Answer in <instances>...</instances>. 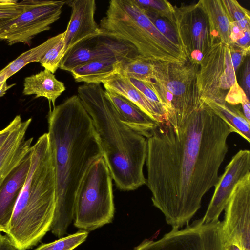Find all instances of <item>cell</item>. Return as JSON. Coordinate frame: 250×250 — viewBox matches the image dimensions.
I'll return each instance as SVG.
<instances>
[{
  "label": "cell",
  "instance_id": "obj_1",
  "mask_svg": "<svg viewBox=\"0 0 250 250\" xmlns=\"http://www.w3.org/2000/svg\"><path fill=\"white\" fill-rule=\"evenodd\" d=\"M232 132L207 105L179 127L156 123L147 139L146 184L153 206L172 228L189 224L203 196L217 183Z\"/></svg>",
  "mask_w": 250,
  "mask_h": 250
},
{
  "label": "cell",
  "instance_id": "obj_2",
  "mask_svg": "<svg viewBox=\"0 0 250 250\" xmlns=\"http://www.w3.org/2000/svg\"><path fill=\"white\" fill-rule=\"evenodd\" d=\"M56 181V208L50 230L61 238L73 220L76 195L91 164L103 157L93 122L78 95L54 106L48 116Z\"/></svg>",
  "mask_w": 250,
  "mask_h": 250
},
{
  "label": "cell",
  "instance_id": "obj_3",
  "mask_svg": "<svg viewBox=\"0 0 250 250\" xmlns=\"http://www.w3.org/2000/svg\"><path fill=\"white\" fill-rule=\"evenodd\" d=\"M77 92L92 119L103 156L117 188L134 190L146 184L143 167L147 139L121 121L100 84L84 83L78 87Z\"/></svg>",
  "mask_w": 250,
  "mask_h": 250
},
{
  "label": "cell",
  "instance_id": "obj_4",
  "mask_svg": "<svg viewBox=\"0 0 250 250\" xmlns=\"http://www.w3.org/2000/svg\"><path fill=\"white\" fill-rule=\"evenodd\" d=\"M30 153L29 171L6 233L19 250L33 247L50 230L56 208V176L47 133Z\"/></svg>",
  "mask_w": 250,
  "mask_h": 250
},
{
  "label": "cell",
  "instance_id": "obj_5",
  "mask_svg": "<svg viewBox=\"0 0 250 250\" xmlns=\"http://www.w3.org/2000/svg\"><path fill=\"white\" fill-rule=\"evenodd\" d=\"M102 35L133 46L139 55L153 62L183 63L184 49L162 35L134 0H111L101 20Z\"/></svg>",
  "mask_w": 250,
  "mask_h": 250
},
{
  "label": "cell",
  "instance_id": "obj_6",
  "mask_svg": "<svg viewBox=\"0 0 250 250\" xmlns=\"http://www.w3.org/2000/svg\"><path fill=\"white\" fill-rule=\"evenodd\" d=\"M151 84L163 107L166 121L180 126L195 111L202 108L197 87L199 66L183 63L153 62Z\"/></svg>",
  "mask_w": 250,
  "mask_h": 250
},
{
  "label": "cell",
  "instance_id": "obj_7",
  "mask_svg": "<svg viewBox=\"0 0 250 250\" xmlns=\"http://www.w3.org/2000/svg\"><path fill=\"white\" fill-rule=\"evenodd\" d=\"M114 212L112 178L103 156L91 164L79 188L74 224L82 230H94L110 223Z\"/></svg>",
  "mask_w": 250,
  "mask_h": 250
},
{
  "label": "cell",
  "instance_id": "obj_8",
  "mask_svg": "<svg viewBox=\"0 0 250 250\" xmlns=\"http://www.w3.org/2000/svg\"><path fill=\"white\" fill-rule=\"evenodd\" d=\"M196 78L203 105L209 102L226 104V91L237 81L229 46L221 42L212 44L204 55Z\"/></svg>",
  "mask_w": 250,
  "mask_h": 250
},
{
  "label": "cell",
  "instance_id": "obj_9",
  "mask_svg": "<svg viewBox=\"0 0 250 250\" xmlns=\"http://www.w3.org/2000/svg\"><path fill=\"white\" fill-rule=\"evenodd\" d=\"M22 12L0 24V40L9 45L28 43L37 34L49 30L60 17L64 0H24Z\"/></svg>",
  "mask_w": 250,
  "mask_h": 250
},
{
  "label": "cell",
  "instance_id": "obj_10",
  "mask_svg": "<svg viewBox=\"0 0 250 250\" xmlns=\"http://www.w3.org/2000/svg\"><path fill=\"white\" fill-rule=\"evenodd\" d=\"M222 223H205L202 218L184 228H172L160 239H145L134 250H223Z\"/></svg>",
  "mask_w": 250,
  "mask_h": 250
},
{
  "label": "cell",
  "instance_id": "obj_11",
  "mask_svg": "<svg viewBox=\"0 0 250 250\" xmlns=\"http://www.w3.org/2000/svg\"><path fill=\"white\" fill-rule=\"evenodd\" d=\"M175 7V28L181 45L192 64L199 66L213 44L207 16L198 2Z\"/></svg>",
  "mask_w": 250,
  "mask_h": 250
},
{
  "label": "cell",
  "instance_id": "obj_12",
  "mask_svg": "<svg viewBox=\"0 0 250 250\" xmlns=\"http://www.w3.org/2000/svg\"><path fill=\"white\" fill-rule=\"evenodd\" d=\"M224 210L223 240L234 239L250 250V173L236 185Z\"/></svg>",
  "mask_w": 250,
  "mask_h": 250
},
{
  "label": "cell",
  "instance_id": "obj_13",
  "mask_svg": "<svg viewBox=\"0 0 250 250\" xmlns=\"http://www.w3.org/2000/svg\"><path fill=\"white\" fill-rule=\"evenodd\" d=\"M138 55L131 45L102 35L82 42L64 54L59 68L71 72L88 62L111 57L132 58Z\"/></svg>",
  "mask_w": 250,
  "mask_h": 250
},
{
  "label": "cell",
  "instance_id": "obj_14",
  "mask_svg": "<svg viewBox=\"0 0 250 250\" xmlns=\"http://www.w3.org/2000/svg\"><path fill=\"white\" fill-rule=\"evenodd\" d=\"M249 173L250 152L247 149L240 150L233 156L226 166L224 173L219 177L212 199L202 218L204 222L219 220L235 186Z\"/></svg>",
  "mask_w": 250,
  "mask_h": 250
},
{
  "label": "cell",
  "instance_id": "obj_15",
  "mask_svg": "<svg viewBox=\"0 0 250 250\" xmlns=\"http://www.w3.org/2000/svg\"><path fill=\"white\" fill-rule=\"evenodd\" d=\"M66 4L72 10L67 28L63 32L65 54L77 44L101 34L94 18L95 0H68Z\"/></svg>",
  "mask_w": 250,
  "mask_h": 250
},
{
  "label": "cell",
  "instance_id": "obj_16",
  "mask_svg": "<svg viewBox=\"0 0 250 250\" xmlns=\"http://www.w3.org/2000/svg\"><path fill=\"white\" fill-rule=\"evenodd\" d=\"M32 119L21 121L9 134L0 149V187L6 178L27 156L33 138L25 139Z\"/></svg>",
  "mask_w": 250,
  "mask_h": 250
},
{
  "label": "cell",
  "instance_id": "obj_17",
  "mask_svg": "<svg viewBox=\"0 0 250 250\" xmlns=\"http://www.w3.org/2000/svg\"><path fill=\"white\" fill-rule=\"evenodd\" d=\"M30 165L29 151L0 187V226L6 230L16 202L26 182Z\"/></svg>",
  "mask_w": 250,
  "mask_h": 250
},
{
  "label": "cell",
  "instance_id": "obj_18",
  "mask_svg": "<svg viewBox=\"0 0 250 250\" xmlns=\"http://www.w3.org/2000/svg\"><path fill=\"white\" fill-rule=\"evenodd\" d=\"M105 91L121 121L133 131L148 138L156 122L128 100L115 93Z\"/></svg>",
  "mask_w": 250,
  "mask_h": 250
},
{
  "label": "cell",
  "instance_id": "obj_19",
  "mask_svg": "<svg viewBox=\"0 0 250 250\" xmlns=\"http://www.w3.org/2000/svg\"><path fill=\"white\" fill-rule=\"evenodd\" d=\"M105 90L115 93L128 100L139 107L147 116L156 122L166 121L152 104L121 74L114 75L102 83Z\"/></svg>",
  "mask_w": 250,
  "mask_h": 250
},
{
  "label": "cell",
  "instance_id": "obj_20",
  "mask_svg": "<svg viewBox=\"0 0 250 250\" xmlns=\"http://www.w3.org/2000/svg\"><path fill=\"white\" fill-rule=\"evenodd\" d=\"M128 58L111 57L98 59L80 65L70 72L77 83L101 84L109 77L120 74L123 63Z\"/></svg>",
  "mask_w": 250,
  "mask_h": 250
},
{
  "label": "cell",
  "instance_id": "obj_21",
  "mask_svg": "<svg viewBox=\"0 0 250 250\" xmlns=\"http://www.w3.org/2000/svg\"><path fill=\"white\" fill-rule=\"evenodd\" d=\"M65 89L62 82L57 80L53 73L44 69L24 79L23 94L35 95L36 98L43 97L54 106L56 99Z\"/></svg>",
  "mask_w": 250,
  "mask_h": 250
},
{
  "label": "cell",
  "instance_id": "obj_22",
  "mask_svg": "<svg viewBox=\"0 0 250 250\" xmlns=\"http://www.w3.org/2000/svg\"><path fill=\"white\" fill-rule=\"evenodd\" d=\"M198 3L208 19L213 44L221 42L229 46L231 23L221 0H201Z\"/></svg>",
  "mask_w": 250,
  "mask_h": 250
},
{
  "label": "cell",
  "instance_id": "obj_23",
  "mask_svg": "<svg viewBox=\"0 0 250 250\" xmlns=\"http://www.w3.org/2000/svg\"><path fill=\"white\" fill-rule=\"evenodd\" d=\"M64 36V32L51 37L46 41L21 54L0 71V83L32 62H38L47 50Z\"/></svg>",
  "mask_w": 250,
  "mask_h": 250
},
{
  "label": "cell",
  "instance_id": "obj_24",
  "mask_svg": "<svg viewBox=\"0 0 250 250\" xmlns=\"http://www.w3.org/2000/svg\"><path fill=\"white\" fill-rule=\"evenodd\" d=\"M205 105L228 124L233 132L250 142V122L239 109L228 105L227 103L209 102Z\"/></svg>",
  "mask_w": 250,
  "mask_h": 250
},
{
  "label": "cell",
  "instance_id": "obj_25",
  "mask_svg": "<svg viewBox=\"0 0 250 250\" xmlns=\"http://www.w3.org/2000/svg\"><path fill=\"white\" fill-rule=\"evenodd\" d=\"M153 73V62L138 55L124 60L120 74L130 79L149 82Z\"/></svg>",
  "mask_w": 250,
  "mask_h": 250
},
{
  "label": "cell",
  "instance_id": "obj_26",
  "mask_svg": "<svg viewBox=\"0 0 250 250\" xmlns=\"http://www.w3.org/2000/svg\"><path fill=\"white\" fill-rule=\"evenodd\" d=\"M231 24L240 30L250 28V14L235 0H221Z\"/></svg>",
  "mask_w": 250,
  "mask_h": 250
},
{
  "label": "cell",
  "instance_id": "obj_27",
  "mask_svg": "<svg viewBox=\"0 0 250 250\" xmlns=\"http://www.w3.org/2000/svg\"><path fill=\"white\" fill-rule=\"evenodd\" d=\"M88 235L87 231L81 230L53 242L43 244L35 250H73L84 242Z\"/></svg>",
  "mask_w": 250,
  "mask_h": 250
},
{
  "label": "cell",
  "instance_id": "obj_28",
  "mask_svg": "<svg viewBox=\"0 0 250 250\" xmlns=\"http://www.w3.org/2000/svg\"><path fill=\"white\" fill-rule=\"evenodd\" d=\"M146 12L157 15L169 21L175 27V7L166 0H134Z\"/></svg>",
  "mask_w": 250,
  "mask_h": 250
},
{
  "label": "cell",
  "instance_id": "obj_29",
  "mask_svg": "<svg viewBox=\"0 0 250 250\" xmlns=\"http://www.w3.org/2000/svg\"><path fill=\"white\" fill-rule=\"evenodd\" d=\"M63 37L64 36L49 48L38 62L45 69L53 74L59 68L60 64L65 54Z\"/></svg>",
  "mask_w": 250,
  "mask_h": 250
},
{
  "label": "cell",
  "instance_id": "obj_30",
  "mask_svg": "<svg viewBox=\"0 0 250 250\" xmlns=\"http://www.w3.org/2000/svg\"><path fill=\"white\" fill-rule=\"evenodd\" d=\"M145 12L155 27L162 35L170 41L183 48L176 30L169 21L155 14Z\"/></svg>",
  "mask_w": 250,
  "mask_h": 250
},
{
  "label": "cell",
  "instance_id": "obj_31",
  "mask_svg": "<svg viewBox=\"0 0 250 250\" xmlns=\"http://www.w3.org/2000/svg\"><path fill=\"white\" fill-rule=\"evenodd\" d=\"M128 79L133 86L135 87L152 104V105L165 117L161 102L154 90L151 84V81L149 82H146L133 79Z\"/></svg>",
  "mask_w": 250,
  "mask_h": 250
},
{
  "label": "cell",
  "instance_id": "obj_32",
  "mask_svg": "<svg viewBox=\"0 0 250 250\" xmlns=\"http://www.w3.org/2000/svg\"><path fill=\"white\" fill-rule=\"evenodd\" d=\"M23 9L21 1L0 0V24L17 17Z\"/></svg>",
  "mask_w": 250,
  "mask_h": 250
},
{
  "label": "cell",
  "instance_id": "obj_33",
  "mask_svg": "<svg viewBox=\"0 0 250 250\" xmlns=\"http://www.w3.org/2000/svg\"><path fill=\"white\" fill-rule=\"evenodd\" d=\"M245 96L246 95L245 92L236 81L227 92L225 100L230 105H235L241 104Z\"/></svg>",
  "mask_w": 250,
  "mask_h": 250
},
{
  "label": "cell",
  "instance_id": "obj_34",
  "mask_svg": "<svg viewBox=\"0 0 250 250\" xmlns=\"http://www.w3.org/2000/svg\"><path fill=\"white\" fill-rule=\"evenodd\" d=\"M229 48L232 63L235 71L238 69L243 62L244 58L249 56L250 53L236 47L229 45Z\"/></svg>",
  "mask_w": 250,
  "mask_h": 250
},
{
  "label": "cell",
  "instance_id": "obj_35",
  "mask_svg": "<svg viewBox=\"0 0 250 250\" xmlns=\"http://www.w3.org/2000/svg\"><path fill=\"white\" fill-rule=\"evenodd\" d=\"M22 121L20 115H17L3 129L0 130V149L6 140L10 132Z\"/></svg>",
  "mask_w": 250,
  "mask_h": 250
},
{
  "label": "cell",
  "instance_id": "obj_36",
  "mask_svg": "<svg viewBox=\"0 0 250 250\" xmlns=\"http://www.w3.org/2000/svg\"><path fill=\"white\" fill-rule=\"evenodd\" d=\"M250 59L248 60L245 64L243 76V85L244 91L246 96L250 98Z\"/></svg>",
  "mask_w": 250,
  "mask_h": 250
},
{
  "label": "cell",
  "instance_id": "obj_37",
  "mask_svg": "<svg viewBox=\"0 0 250 250\" xmlns=\"http://www.w3.org/2000/svg\"><path fill=\"white\" fill-rule=\"evenodd\" d=\"M0 250H19L8 235L0 234Z\"/></svg>",
  "mask_w": 250,
  "mask_h": 250
},
{
  "label": "cell",
  "instance_id": "obj_38",
  "mask_svg": "<svg viewBox=\"0 0 250 250\" xmlns=\"http://www.w3.org/2000/svg\"><path fill=\"white\" fill-rule=\"evenodd\" d=\"M223 250H243L240 243L233 239L223 240Z\"/></svg>",
  "mask_w": 250,
  "mask_h": 250
},
{
  "label": "cell",
  "instance_id": "obj_39",
  "mask_svg": "<svg viewBox=\"0 0 250 250\" xmlns=\"http://www.w3.org/2000/svg\"><path fill=\"white\" fill-rule=\"evenodd\" d=\"M16 83H13L10 85H7L6 81L0 83V98L3 96L6 91L15 85Z\"/></svg>",
  "mask_w": 250,
  "mask_h": 250
},
{
  "label": "cell",
  "instance_id": "obj_40",
  "mask_svg": "<svg viewBox=\"0 0 250 250\" xmlns=\"http://www.w3.org/2000/svg\"><path fill=\"white\" fill-rule=\"evenodd\" d=\"M1 231L4 232L5 233H6V232H7V230L4 228H3L1 226H0V232H1Z\"/></svg>",
  "mask_w": 250,
  "mask_h": 250
}]
</instances>
